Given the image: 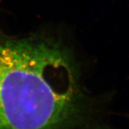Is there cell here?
Listing matches in <instances>:
<instances>
[{
  "mask_svg": "<svg viewBox=\"0 0 129 129\" xmlns=\"http://www.w3.org/2000/svg\"><path fill=\"white\" fill-rule=\"evenodd\" d=\"M80 80L55 39L0 35V129H117Z\"/></svg>",
  "mask_w": 129,
  "mask_h": 129,
  "instance_id": "cell-1",
  "label": "cell"
}]
</instances>
